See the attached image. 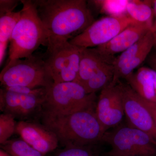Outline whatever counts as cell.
Returning <instances> with one entry per match:
<instances>
[{
  "label": "cell",
  "mask_w": 156,
  "mask_h": 156,
  "mask_svg": "<svg viewBox=\"0 0 156 156\" xmlns=\"http://www.w3.org/2000/svg\"><path fill=\"white\" fill-rule=\"evenodd\" d=\"M50 34L69 40L82 33L95 21L85 0L33 1Z\"/></svg>",
  "instance_id": "1"
},
{
  "label": "cell",
  "mask_w": 156,
  "mask_h": 156,
  "mask_svg": "<svg viewBox=\"0 0 156 156\" xmlns=\"http://www.w3.org/2000/svg\"><path fill=\"white\" fill-rule=\"evenodd\" d=\"M43 125L56 135L64 147L96 145L101 142L106 131L98 119L95 109L69 115L42 112Z\"/></svg>",
  "instance_id": "2"
},
{
  "label": "cell",
  "mask_w": 156,
  "mask_h": 156,
  "mask_svg": "<svg viewBox=\"0 0 156 156\" xmlns=\"http://www.w3.org/2000/svg\"><path fill=\"white\" fill-rule=\"evenodd\" d=\"M20 18L10 39L9 60L27 58L42 44L47 45L50 33L38 14L33 1L22 0Z\"/></svg>",
  "instance_id": "3"
},
{
  "label": "cell",
  "mask_w": 156,
  "mask_h": 156,
  "mask_svg": "<svg viewBox=\"0 0 156 156\" xmlns=\"http://www.w3.org/2000/svg\"><path fill=\"white\" fill-rule=\"evenodd\" d=\"M46 89L42 112L69 115L96 108V93L88 94L83 87L76 82L53 83Z\"/></svg>",
  "instance_id": "4"
},
{
  "label": "cell",
  "mask_w": 156,
  "mask_h": 156,
  "mask_svg": "<svg viewBox=\"0 0 156 156\" xmlns=\"http://www.w3.org/2000/svg\"><path fill=\"white\" fill-rule=\"evenodd\" d=\"M3 87L22 86L48 88L53 82L44 58L32 55L23 59L9 60L0 73Z\"/></svg>",
  "instance_id": "5"
},
{
  "label": "cell",
  "mask_w": 156,
  "mask_h": 156,
  "mask_svg": "<svg viewBox=\"0 0 156 156\" xmlns=\"http://www.w3.org/2000/svg\"><path fill=\"white\" fill-rule=\"evenodd\" d=\"M44 60L54 83L73 82L79 72L83 48L71 44L68 39L50 35Z\"/></svg>",
  "instance_id": "6"
},
{
  "label": "cell",
  "mask_w": 156,
  "mask_h": 156,
  "mask_svg": "<svg viewBox=\"0 0 156 156\" xmlns=\"http://www.w3.org/2000/svg\"><path fill=\"white\" fill-rule=\"evenodd\" d=\"M101 142L111 147L106 156H156V146L151 137L127 125L106 131Z\"/></svg>",
  "instance_id": "7"
},
{
  "label": "cell",
  "mask_w": 156,
  "mask_h": 156,
  "mask_svg": "<svg viewBox=\"0 0 156 156\" xmlns=\"http://www.w3.org/2000/svg\"><path fill=\"white\" fill-rule=\"evenodd\" d=\"M137 22L128 14L106 16L94 21L82 33L69 40L71 44L84 48H94L105 44L127 27Z\"/></svg>",
  "instance_id": "8"
},
{
  "label": "cell",
  "mask_w": 156,
  "mask_h": 156,
  "mask_svg": "<svg viewBox=\"0 0 156 156\" xmlns=\"http://www.w3.org/2000/svg\"><path fill=\"white\" fill-rule=\"evenodd\" d=\"M127 125L146 133L156 146V126L141 98L128 83L119 82Z\"/></svg>",
  "instance_id": "9"
},
{
  "label": "cell",
  "mask_w": 156,
  "mask_h": 156,
  "mask_svg": "<svg viewBox=\"0 0 156 156\" xmlns=\"http://www.w3.org/2000/svg\"><path fill=\"white\" fill-rule=\"evenodd\" d=\"M95 113L106 131L121 125L125 114L119 83L115 86L110 84L101 90L96 104Z\"/></svg>",
  "instance_id": "10"
},
{
  "label": "cell",
  "mask_w": 156,
  "mask_h": 156,
  "mask_svg": "<svg viewBox=\"0 0 156 156\" xmlns=\"http://www.w3.org/2000/svg\"><path fill=\"white\" fill-rule=\"evenodd\" d=\"M47 89L40 93L26 94L0 89V110L3 113L15 118L26 119L36 112L41 111Z\"/></svg>",
  "instance_id": "11"
},
{
  "label": "cell",
  "mask_w": 156,
  "mask_h": 156,
  "mask_svg": "<svg viewBox=\"0 0 156 156\" xmlns=\"http://www.w3.org/2000/svg\"><path fill=\"white\" fill-rule=\"evenodd\" d=\"M151 29L138 41L115 57L113 63L114 76L111 85L115 86L120 79H125L134 72V70L147 58L153 48Z\"/></svg>",
  "instance_id": "12"
},
{
  "label": "cell",
  "mask_w": 156,
  "mask_h": 156,
  "mask_svg": "<svg viewBox=\"0 0 156 156\" xmlns=\"http://www.w3.org/2000/svg\"><path fill=\"white\" fill-rule=\"evenodd\" d=\"M16 132L21 139L44 155L56 149L59 144L52 131L37 123L19 121L17 123Z\"/></svg>",
  "instance_id": "13"
},
{
  "label": "cell",
  "mask_w": 156,
  "mask_h": 156,
  "mask_svg": "<svg viewBox=\"0 0 156 156\" xmlns=\"http://www.w3.org/2000/svg\"><path fill=\"white\" fill-rule=\"evenodd\" d=\"M154 23L135 22L123 30L114 38L105 44L96 47L108 56L122 53L133 46L151 30Z\"/></svg>",
  "instance_id": "14"
},
{
  "label": "cell",
  "mask_w": 156,
  "mask_h": 156,
  "mask_svg": "<svg viewBox=\"0 0 156 156\" xmlns=\"http://www.w3.org/2000/svg\"><path fill=\"white\" fill-rule=\"evenodd\" d=\"M115 56H108L100 52L97 48H83L79 72L76 82L83 86L103 65L114 62Z\"/></svg>",
  "instance_id": "15"
},
{
  "label": "cell",
  "mask_w": 156,
  "mask_h": 156,
  "mask_svg": "<svg viewBox=\"0 0 156 156\" xmlns=\"http://www.w3.org/2000/svg\"><path fill=\"white\" fill-rule=\"evenodd\" d=\"M125 79L140 97L156 103V72L154 70L142 67Z\"/></svg>",
  "instance_id": "16"
},
{
  "label": "cell",
  "mask_w": 156,
  "mask_h": 156,
  "mask_svg": "<svg viewBox=\"0 0 156 156\" xmlns=\"http://www.w3.org/2000/svg\"><path fill=\"white\" fill-rule=\"evenodd\" d=\"M21 10L0 15V65L2 66L14 27L20 18Z\"/></svg>",
  "instance_id": "17"
},
{
  "label": "cell",
  "mask_w": 156,
  "mask_h": 156,
  "mask_svg": "<svg viewBox=\"0 0 156 156\" xmlns=\"http://www.w3.org/2000/svg\"><path fill=\"white\" fill-rule=\"evenodd\" d=\"M113 63L114 62H109L103 65L82 86L87 93H96L99 90L101 91L112 83L114 76Z\"/></svg>",
  "instance_id": "18"
},
{
  "label": "cell",
  "mask_w": 156,
  "mask_h": 156,
  "mask_svg": "<svg viewBox=\"0 0 156 156\" xmlns=\"http://www.w3.org/2000/svg\"><path fill=\"white\" fill-rule=\"evenodd\" d=\"M127 14L136 22L154 23L152 1L129 0Z\"/></svg>",
  "instance_id": "19"
},
{
  "label": "cell",
  "mask_w": 156,
  "mask_h": 156,
  "mask_svg": "<svg viewBox=\"0 0 156 156\" xmlns=\"http://www.w3.org/2000/svg\"><path fill=\"white\" fill-rule=\"evenodd\" d=\"M1 147L11 156H44L22 139L9 140Z\"/></svg>",
  "instance_id": "20"
},
{
  "label": "cell",
  "mask_w": 156,
  "mask_h": 156,
  "mask_svg": "<svg viewBox=\"0 0 156 156\" xmlns=\"http://www.w3.org/2000/svg\"><path fill=\"white\" fill-rule=\"evenodd\" d=\"M129 0L91 1V2L102 14L108 16H120L127 14Z\"/></svg>",
  "instance_id": "21"
},
{
  "label": "cell",
  "mask_w": 156,
  "mask_h": 156,
  "mask_svg": "<svg viewBox=\"0 0 156 156\" xmlns=\"http://www.w3.org/2000/svg\"><path fill=\"white\" fill-rule=\"evenodd\" d=\"M15 118L12 115L3 113L0 115V144L1 145L9 140L16 132L17 123Z\"/></svg>",
  "instance_id": "22"
},
{
  "label": "cell",
  "mask_w": 156,
  "mask_h": 156,
  "mask_svg": "<svg viewBox=\"0 0 156 156\" xmlns=\"http://www.w3.org/2000/svg\"><path fill=\"white\" fill-rule=\"evenodd\" d=\"M95 145L71 146L58 151L55 156H99Z\"/></svg>",
  "instance_id": "23"
},
{
  "label": "cell",
  "mask_w": 156,
  "mask_h": 156,
  "mask_svg": "<svg viewBox=\"0 0 156 156\" xmlns=\"http://www.w3.org/2000/svg\"><path fill=\"white\" fill-rule=\"evenodd\" d=\"M18 3V1L15 0H1L0 15L14 11Z\"/></svg>",
  "instance_id": "24"
},
{
  "label": "cell",
  "mask_w": 156,
  "mask_h": 156,
  "mask_svg": "<svg viewBox=\"0 0 156 156\" xmlns=\"http://www.w3.org/2000/svg\"><path fill=\"white\" fill-rule=\"evenodd\" d=\"M140 98L143 103L151 115L156 126V103L146 100L142 97Z\"/></svg>",
  "instance_id": "25"
},
{
  "label": "cell",
  "mask_w": 156,
  "mask_h": 156,
  "mask_svg": "<svg viewBox=\"0 0 156 156\" xmlns=\"http://www.w3.org/2000/svg\"><path fill=\"white\" fill-rule=\"evenodd\" d=\"M147 62L151 69L156 72V53H153L148 56Z\"/></svg>",
  "instance_id": "26"
},
{
  "label": "cell",
  "mask_w": 156,
  "mask_h": 156,
  "mask_svg": "<svg viewBox=\"0 0 156 156\" xmlns=\"http://www.w3.org/2000/svg\"><path fill=\"white\" fill-rule=\"evenodd\" d=\"M151 30L153 38V48L155 50L156 52V18Z\"/></svg>",
  "instance_id": "27"
},
{
  "label": "cell",
  "mask_w": 156,
  "mask_h": 156,
  "mask_svg": "<svg viewBox=\"0 0 156 156\" xmlns=\"http://www.w3.org/2000/svg\"><path fill=\"white\" fill-rule=\"evenodd\" d=\"M152 1V7L153 9L154 14L156 17V0Z\"/></svg>",
  "instance_id": "28"
},
{
  "label": "cell",
  "mask_w": 156,
  "mask_h": 156,
  "mask_svg": "<svg viewBox=\"0 0 156 156\" xmlns=\"http://www.w3.org/2000/svg\"><path fill=\"white\" fill-rule=\"evenodd\" d=\"M0 156H11L9 154H7L6 152L3 151L2 149H1L0 150Z\"/></svg>",
  "instance_id": "29"
}]
</instances>
